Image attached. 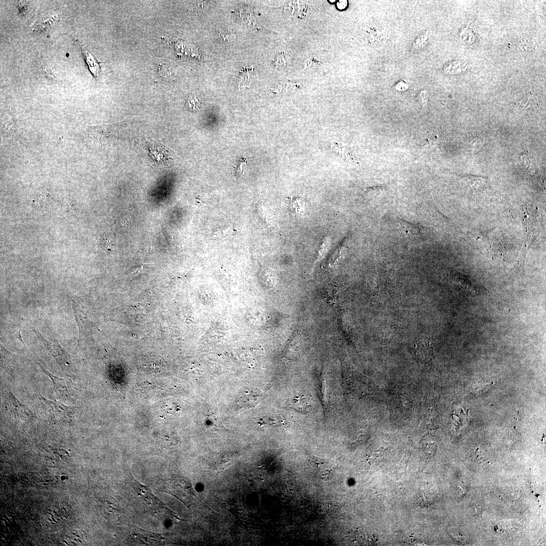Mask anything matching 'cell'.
Here are the masks:
<instances>
[{"label": "cell", "mask_w": 546, "mask_h": 546, "mask_svg": "<svg viewBox=\"0 0 546 546\" xmlns=\"http://www.w3.org/2000/svg\"><path fill=\"white\" fill-rule=\"evenodd\" d=\"M129 538L135 542L146 544L158 543L163 539L160 535L141 529L133 531L130 534Z\"/></svg>", "instance_id": "ba28073f"}, {"label": "cell", "mask_w": 546, "mask_h": 546, "mask_svg": "<svg viewBox=\"0 0 546 546\" xmlns=\"http://www.w3.org/2000/svg\"><path fill=\"white\" fill-rule=\"evenodd\" d=\"M291 408L303 414H311L314 407L309 398L304 394L295 395L292 400Z\"/></svg>", "instance_id": "52a82bcc"}, {"label": "cell", "mask_w": 546, "mask_h": 546, "mask_svg": "<svg viewBox=\"0 0 546 546\" xmlns=\"http://www.w3.org/2000/svg\"><path fill=\"white\" fill-rule=\"evenodd\" d=\"M409 87V85L403 80H401L396 83L395 88L397 90L403 92L406 90Z\"/></svg>", "instance_id": "4fadbf2b"}, {"label": "cell", "mask_w": 546, "mask_h": 546, "mask_svg": "<svg viewBox=\"0 0 546 546\" xmlns=\"http://www.w3.org/2000/svg\"><path fill=\"white\" fill-rule=\"evenodd\" d=\"M39 405L47 419L55 424H65L72 422L73 408L57 401H52L40 395Z\"/></svg>", "instance_id": "7a4b0ae2"}, {"label": "cell", "mask_w": 546, "mask_h": 546, "mask_svg": "<svg viewBox=\"0 0 546 546\" xmlns=\"http://www.w3.org/2000/svg\"><path fill=\"white\" fill-rule=\"evenodd\" d=\"M246 161L245 159L244 160L241 161L239 166H238L236 169V173L238 175H243L244 172V169L246 164Z\"/></svg>", "instance_id": "5bb4252c"}, {"label": "cell", "mask_w": 546, "mask_h": 546, "mask_svg": "<svg viewBox=\"0 0 546 546\" xmlns=\"http://www.w3.org/2000/svg\"><path fill=\"white\" fill-rule=\"evenodd\" d=\"M149 148L152 159L157 163H167L172 159L170 149L154 140L149 141Z\"/></svg>", "instance_id": "8992f818"}, {"label": "cell", "mask_w": 546, "mask_h": 546, "mask_svg": "<svg viewBox=\"0 0 546 546\" xmlns=\"http://www.w3.org/2000/svg\"><path fill=\"white\" fill-rule=\"evenodd\" d=\"M82 53L90 71L95 77H99L100 75V66L99 63L96 58L84 48H82Z\"/></svg>", "instance_id": "9c48e42d"}, {"label": "cell", "mask_w": 546, "mask_h": 546, "mask_svg": "<svg viewBox=\"0 0 546 546\" xmlns=\"http://www.w3.org/2000/svg\"><path fill=\"white\" fill-rule=\"evenodd\" d=\"M430 34L429 31L426 30L419 34L414 40L413 47L418 50L424 48L428 44L430 39Z\"/></svg>", "instance_id": "30bf717a"}, {"label": "cell", "mask_w": 546, "mask_h": 546, "mask_svg": "<svg viewBox=\"0 0 546 546\" xmlns=\"http://www.w3.org/2000/svg\"><path fill=\"white\" fill-rule=\"evenodd\" d=\"M215 38L220 41L231 42L235 39V35L231 30H222L217 32Z\"/></svg>", "instance_id": "8fae6325"}, {"label": "cell", "mask_w": 546, "mask_h": 546, "mask_svg": "<svg viewBox=\"0 0 546 546\" xmlns=\"http://www.w3.org/2000/svg\"><path fill=\"white\" fill-rule=\"evenodd\" d=\"M347 4V1L340 0L337 4V7L339 10H343L346 8Z\"/></svg>", "instance_id": "9a60e30c"}, {"label": "cell", "mask_w": 546, "mask_h": 546, "mask_svg": "<svg viewBox=\"0 0 546 546\" xmlns=\"http://www.w3.org/2000/svg\"><path fill=\"white\" fill-rule=\"evenodd\" d=\"M4 401L7 413L15 420L26 422L32 419L31 412L11 392L6 393Z\"/></svg>", "instance_id": "5b68a950"}, {"label": "cell", "mask_w": 546, "mask_h": 546, "mask_svg": "<svg viewBox=\"0 0 546 546\" xmlns=\"http://www.w3.org/2000/svg\"><path fill=\"white\" fill-rule=\"evenodd\" d=\"M128 482L132 488L136 503L140 504L141 510L147 512L159 519H165L170 514L167 508L151 490L139 483L132 475L128 476Z\"/></svg>", "instance_id": "6da1fadb"}, {"label": "cell", "mask_w": 546, "mask_h": 546, "mask_svg": "<svg viewBox=\"0 0 546 546\" xmlns=\"http://www.w3.org/2000/svg\"><path fill=\"white\" fill-rule=\"evenodd\" d=\"M38 365L42 371L52 381L55 392L59 399L71 403H75L79 400V388L72 381L54 376L45 370L40 364Z\"/></svg>", "instance_id": "277c9868"}, {"label": "cell", "mask_w": 546, "mask_h": 546, "mask_svg": "<svg viewBox=\"0 0 546 546\" xmlns=\"http://www.w3.org/2000/svg\"><path fill=\"white\" fill-rule=\"evenodd\" d=\"M34 332L38 339L43 344L49 353L59 364L62 370L67 374H71L75 372V367L72 356L67 352L55 339L48 340L44 338L38 329Z\"/></svg>", "instance_id": "3957f363"}, {"label": "cell", "mask_w": 546, "mask_h": 546, "mask_svg": "<svg viewBox=\"0 0 546 546\" xmlns=\"http://www.w3.org/2000/svg\"><path fill=\"white\" fill-rule=\"evenodd\" d=\"M187 106L191 110H197L201 107V103L195 96L193 95L189 98Z\"/></svg>", "instance_id": "7c38bea8"}]
</instances>
